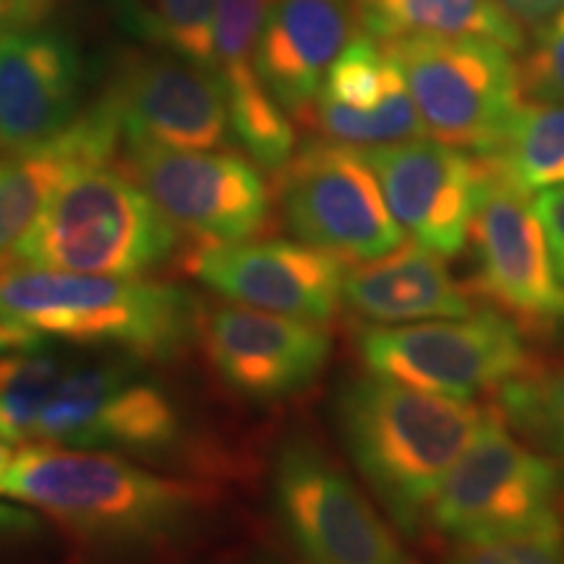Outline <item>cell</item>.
I'll return each mask as SVG.
<instances>
[{
	"instance_id": "4",
	"label": "cell",
	"mask_w": 564,
	"mask_h": 564,
	"mask_svg": "<svg viewBox=\"0 0 564 564\" xmlns=\"http://www.w3.org/2000/svg\"><path fill=\"white\" fill-rule=\"evenodd\" d=\"M175 241V225L133 175L102 162L63 183L21 243L17 267L139 278L165 264Z\"/></svg>"
},
{
	"instance_id": "1",
	"label": "cell",
	"mask_w": 564,
	"mask_h": 564,
	"mask_svg": "<svg viewBox=\"0 0 564 564\" xmlns=\"http://www.w3.org/2000/svg\"><path fill=\"white\" fill-rule=\"evenodd\" d=\"M0 494L37 507L95 560L144 562L178 546L199 520L202 491L116 453L26 444Z\"/></svg>"
},
{
	"instance_id": "32",
	"label": "cell",
	"mask_w": 564,
	"mask_h": 564,
	"mask_svg": "<svg viewBox=\"0 0 564 564\" xmlns=\"http://www.w3.org/2000/svg\"><path fill=\"white\" fill-rule=\"evenodd\" d=\"M45 337L24 327V324L11 319L9 314L0 312V352H17V350H34L42 348Z\"/></svg>"
},
{
	"instance_id": "25",
	"label": "cell",
	"mask_w": 564,
	"mask_h": 564,
	"mask_svg": "<svg viewBox=\"0 0 564 564\" xmlns=\"http://www.w3.org/2000/svg\"><path fill=\"white\" fill-rule=\"evenodd\" d=\"M497 413L539 453L564 457V358L528 364L497 390Z\"/></svg>"
},
{
	"instance_id": "29",
	"label": "cell",
	"mask_w": 564,
	"mask_h": 564,
	"mask_svg": "<svg viewBox=\"0 0 564 564\" xmlns=\"http://www.w3.org/2000/svg\"><path fill=\"white\" fill-rule=\"evenodd\" d=\"M535 215L546 230L549 251H552L554 267L564 280V183L562 186L546 188L533 199Z\"/></svg>"
},
{
	"instance_id": "28",
	"label": "cell",
	"mask_w": 564,
	"mask_h": 564,
	"mask_svg": "<svg viewBox=\"0 0 564 564\" xmlns=\"http://www.w3.org/2000/svg\"><path fill=\"white\" fill-rule=\"evenodd\" d=\"M45 539V520L34 510L0 502V552L32 546Z\"/></svg>"
},
{
	"instance_id": "30",
	"label": "cell",
	"mask_w": 564,
	"mask_h": 564,
	"mask_svg": "<svg viewBox=\"0 0 564 564\" xmlns=\"http://www.w3.org/2000/svg\"><path fill=\"white\" fill-rule=\"evenodd\" d=\"M58 6V0H0V34L37 30Z\"/></svg>"
},
{
	"instance_id": "15",
	"label": "cell",
	"mask_w": 564,
	"mask_h": 564,
	"mask_svg": "<svg viewBox=\"0 0 564 564\" xmlns=\"http://www.w3.org/2000/svg\"><path fill=\"white\" fill-rule=\"evenodd\" d=\"M186 270L241 306L314 324L337 314L348 274L340 257L303 241L199 243Z\"/></svg>"
},
{
	"instance_id": "17",
	"label": "cell",
	"mask_w": 564,
	"mask_h": 564,
	"mask_svg": "<svg viewBox=\"0 0 564 564\" xmlns=\"http://www.w3.org/2000/svg\"><path fill=\"white\" fill-rule=\"evenodd\" d=\"M308 116L324 139L358 150L426 137L398 63L366 32H358L329 66Z\"/></svg>"
},
{
	"instance_id": "3",
	"label": "cell",
	"mask_w": 564,
	"mask_h": 564,
	"mask_svg": "<svg viewBox=\"0 0 564 564\" xmlns=\"http://www.w3.org/2000/svg\"><path fill=\"white\" fill-rule=\"evenodd\" d=\"M0 312L42 337L118 348L139 361H171L202 327L199 303L167 282L34 267L0 274Z\"/></svg>"
},
{
	"instance_id": "13",
	"label": "cell",
	"mask_w": 564,
	"mask_h": 564,
	"mask_svg": "<svg viewBox=\"0 0 564 564\" xmlns=\"http://www.w3.org/2000/svg\"><path fill=\"white\" fill-rule=\"evenodd\" d=\"M105 100L116 112L126 147L217 150L232 139L217 70L181 55L126 61Z\"/></svg>"
},
{
	"instance_id": "12",
	"label": "cell",
	"mask_w": 564,
	"mask_h": 564,
	"mask_svg": "<svg viewBox=\"0 0 564 564\" xmlns=\"http://www.w3.org/2000/svg\"><path fill=\"white\" fill-rule=\"evenodd\" d=\"M126 171L175 228L202 246L251 241L270 223V188L241 154L129 147Z\"/></svg>"
},
{
	"instance_id": "27",
	"label": "cell",
	"mask_w": 564,
	"mask_h": 564,
	"mask_svg": "<svg viewBox=\"0 0 564 564\" xmlns=\"http://www.w3.org/2000/svg\"><path fill=\"white\" fill-rule=\"evenodd\" d=\"M444 564H564L562 525L497 544H460Z\"/></svg>"
},
{
	"instance_id": "7",
	"label": "cell",
	"mask_w": 564,
	"mask_h": 564,
	"mask_svg": "<svg viewBox=\"0 0 564 564\" xmlns=\"http://www.w3.org/2000/svg\"><path fill=\"white\" fill-rule=\"evenodd\" d=\"M278 194L288 228L343 262L366 264L403 246L405 232L358 147L308 141L278 173Z\"/></svg>"
},
{
	"instance_id": "5",
	"label": "cell",
	"mask_w": 564,
	"mask_h": 564,
	"mask_svg": "<svg viewBox=\"0 0 564 564\" xmlns=\"http://www.w3.org/2000/svg\"><path fill=\"white\" fill-rule=\"evenodd\" d=\"M564 470L514 440L497 408L436 494L429 523L460 544H497L560 528Z\"/></svg>"
},
{
	"instance_id": "24",
	"label": "cell",
	"mask_w": 564,
	"mask_h": 564,
	"mask_svg": "<svg viewBox=\"0 0 564 564\" xmlns=\"http://www.w3.org/2000/svg\"><path fill=\"white\" fill-rule=\"evenodd\" d=\"M110 9L131 37L212 68L217 0H110Z\"/></svg>"
},
{
	"instance_id": "8",
	"label": "cell",
	"mask_w": 564,
	"mask_h": 564,
	"mask_svg": "<svg viewBox=\"0 0 564 564\" xmlns=\"http://www.w3.org/2000/svg\"><path fill=\"white\" fill-rule=\"evenodd\" d=\"M272 494L303 564H415L364 491L308 436L280 444Z\"/></svg>"
},
{
	"instance_id": "33",
	"label": "cell",
	"mask_w": 564,
	"mask_h": 564,
	"mask_svg": "<svg viewBox=\"0 0 564 564\" xmlns=\"http://www.w3.org/2000/svg\"><path fill=\"white\" fill-rule=\"evenodd\" d=\"M9 440H6L3 434H0V481H3V476L9 474V468H11V463H13V455H11V449H9V444H6Z\"/></svg>"
},
{
	"instance_id": "11",
	"label": "cell",
	"mask_w": 564,
	"mask_h": 564,
	"mask_svg": "<svg viewBox=\"0 0 564 564\" xmlns=\"http://www.w3.org/2000/svg\"><path fill=\"white\" fill-rule=\"evenodd\" d=\"M178 405L126 364H68L42 400L32 440L118 455L178 447Z\"/></svg>"
},
{
	"instance_id": "31",
	"label": "cell",
	"mask_w": 564,
	"mask_h": 564,
	"mask_svg": "<svg viewBox=\"0 0 564 564\" xmlns=\"http://www.w3.org/2000/svg\"><path fill=\"white\" fill-rule=\"evenodd\" d=\"M502 6L520 26H528V30H539L541 24L564 11V0H502Z\"/></svg>"
},
{
	"instance_id": "9",
	"label": "cell",
	"mask_w": 564,
	"mask_h": 564,
	"mask_svg": "<svg viewBox=\"0 0 564 564\" xmlns=\"http://www.w3.org/2000/svg\"><path fill=\"white\" fill-rule=\"evenodd\" d=\"M358 350L377 377L457 400L499 390L531 364L523 333L494 308L447 322L366 327Z\"/></svg>"
},
{
	"instance_id": "16",
	"label": "cell",
	"mask_w": 564,
	"mask_h": 564,
	"mask_svg": "<svg viewBox=\"0 0 564 564\" xmlns=\"http://www.w3.org/2000/svg\"><path fill=\"white\" fill-rule=\"evenodd\" d=\"M202 337L217 377L257 403L312 387L333 352V337L319 324L249 306L215 308L202 324Z\"/></svg>"
},
{
	"instance_id": "21",
	"label": "cell",
	"mask_w": 564,
	"mask_h": 564,
	"mask_svg": "<svg viewBox=\"0 0 564 564\" xmlns=\"http://www.w3.org/2000/svg\"><path fill=\"white\" fill-rule=\"evenodd\" d=\"M343 301L352 314L377 324L474 314L470 293L453 280L444 259L419 243H403L382 259L348 270Z\"/></svg>"
},
{
	"instance_id": "34",
	"label": "cell",
	"mask_w": 564,
	"mask_h": 564,
	"mask_svg": "<svg viewBox=\"0 0 564 564\" xmlns=\"http://www.w3.org/2000/svg\"><path fill=\"white\" fill-rule=\"evenodd\" d=\"M253 564H280V562H272V560H264V562H253Z\"/></svg>"
},
{
	"instance_id": "14",
	"label": "cell",
	"mask_w": 564,
	"mask_h": 564,
	"mask_svg": "<svg viewBox=\"0 0 564 564\" xmlns=\"http://www.w3.org/2000/svg\"><path fill=\"white\" fill-rule=\"evenodd\" d=\"M364 152L403 232L442 259L457 257L470 238L484 160L426 137Z\"/></svg>"
},
{
	"instance_id": "18",
	"label": "cell",
	"mask_w": 564,
	"mask_h": 564,
	"mask_svg": "<svg viewBox=\"0 0 564 564\" xmlns=\"http://www.w3.org/2000/svg\"><path fill=\"white\" fill-rule=\"evenodd\" d=\"M82 61L58 32L0 34V147L21 152L76 121Z\"/></svg>"
},
{
	"instance_id": "6",
	"label": "cell",
	"mask_w": 564,
	"mask_h": 564,
	"mask_svg": "<svg viewBox=\"0 0 564 564\" xmlns=\"http://www.w3.org/2000/svg\"><path fill=\"white\" fill-rule=\"evenodd\" d=\"M382 45L398 63L429 137L478 158L502 147L523 102L512 51L474 37H405Z\"/></svg>"
},
{
	"instance_id": "10",
	"label": "cell",
	"mask_w": 564,
	"mask_h": 564,
	"mask_svg": "<svg viewBox=\"0 0 564 564\" xmlns=\"http://www.w3.org/2000/svg\"><path fill=\"white\" fill-rule=\"evenodd\" d=\"M470 238L476 246V291L523 335L564 333V280L549 251L531 194L518 188L489 158Z\"/></svg>"
},
{
	"instance_id": "22",
	"label": "cell",
	"mask_w": 564,
	"mask_h": 564,
	"mask_svg": "<svg viewBox=\"0 0 564 564\" xmlns=\"http://www.w3.org/2000/svg\"><path fill=\"white\" fill-rule=\"evenodd\" d=\"M361 32L377 42L405 37L491 40L507 51L525 47L523 26L502 0H352Z\"/></svg>"
},
{
	"instance_id": "20",
	"label": "cell",
	"mask_w": 564,
	"mask_h": 564,
	"mask_svg": "<svg viewBox=\"0 0 564 564\" xmlns=\"http://www.w3.org/2000/svg\"><path fill=\"white\" fill-rule=\"evenodd\" d=\"M356 26L352 0H272L257 68L274 100L293 116H306L329 66L358 34Z\"/></svg>"
},
{
	"instance_id": "26",
	"label": "cell",
	"mask_w": 564,
	"mask_h": 564,
	"mask_svg": "<svg viewBox=\"0 0 564 564\" xmlns=\"http://www.w3.org/2000/svg\"><path fill=\"white\" fill-rule=\"evenodd\" d=\"M520 95L535 102H564V11L535 30L533 45L518 61Z\"/></svg>"
},
{
	"instance_id": "23",
	"label": "cell",
	"mask_w": 564,
	"mask_h": 564,
	"mask_svg": "<svg viewBox=\"0 0 564 564\" xmlns=\"http://www.w3.org/2000/svg\"><path fill=\"white\" fill-rule=\"evenodd\" d=\"M486 158L528 194L562 186L564 102H520L502 147Z\"/></svg>"
},
{
	"instance_id": "2",
	"label": "cell",
	"mask_w": 564,
	"mask_h": 564,
	"mask_svg": "<svg viewBox=\"0 0 564 564\" xmlns=\"http://www.w3.org/2000/svg\"><path fill=\"white\" fill-rule=\"evenodd\" d=\"M335 419L352 465L405 539H419L444 478L476 440L486 411L470 400L356 377L340 387Z\"/></svg>"
},
{
	"instance_id": "19",
	"label": "cell",
	"mask_w": 564,
	"mask_h": 564,
	"mask_svg": "<svg viewBox=\"0 0 564 564\" xmlns=\"http://www.w3.org/2000/svg\"><path fill=\"white\" fill-rule=\"evenodd\" d=\"M121 126L102 100L53 139L0 160V274L17 267V253L34 223L70 175L110 162Z\"/></svg>"
}]
</instances>
